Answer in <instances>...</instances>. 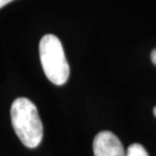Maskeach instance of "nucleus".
<instances>
[{"instance_id":"nucleus-3","label":"nucleus","mask_w":156,"mask_h":156,"mask_svg":"<svg viewBox=\"0 0 156 156\" xmlns=\"http://www.w3.org/2000/svg\"><path fill=\"white\" fill-rule=\"evenodd\" d=\"M94 156H126L118 137L110 131H101L93 139Z\"/></svg>"},{"instance_id":"nucleus-1","label":"nucleus","mask_w":156,"mask_h":156,"mask_svg":"<svg viewBox=\"0 0 156 156\" xmlns=\"http://www.w3.org/2000/svg\"><path fill=\"white\" fill-rule=\"evenodd\" d=\"M10 118L13 130L27 148H36L43 139V124L35 104L27 98H18L12 102Z\"/></svg>"},{"instance_id":"nucleus-5","label":"nucleus","mask_w":156,"mask_h":156,"mask_svg":"<svg viewBox=\"0 0 156 156\" xmlns=\"http://www.w3.org/2000/svg\"><path fill=\"white\" fill-rule=\"evenodd\" d=\"M151 61L154 65H156V49L151 52Z\"/></svg>"},{"instance_id":"nucleus-4","label":"nucleus","mask_w":156,"mask_h":156,"mask_svg":"<svg viewBox=\"0 0 156 156\" xmlns=\"http://www.w3.org/2000/svg\"><path fill=\"white\" fill-rule=\"evenodd\" d=\"M126 156H149L146 149L140 144H132L129 146Z\"/></svg>"},{"instance_id":"nucleus-6","label":"nucleus","mask_w":156,"mask_h":156,"mask_svg":"<svg viewBox=\"0 0 156 156\" xmlns=\"http://www.w3.org/2000/svg\"><path fill=\"white\" fill-rule=\"evenodd\" d=\"M11 1H13V0H0V8H2L3 6H5L6 4L10 3Z\"/></svg>"},{"instance_id":"nucleus-2","label":"nucleus","mask_w":156,"mask_h":156,"mask_svg":"<svg viewBox=\"0 0 156 156\" xmlns=\"http://www.w3.org/2000/svg\"><path fill=\"white\" fill-rule=\"evenodd\" d=\"M40 59L47 78L56 85H63L69 78V65L63 46L54 35H45L40 41Z\"/></svg>"},{"instance_id":"nucleus-7","label":"nucleus","mask_w":156,"mask_h":156,"mask_svg":"<svg viewBox=\"0 0 156 156\" xmlns=\"http://www.w3.org/2000/svg\"><path fill=\"white\" fill-rule=\"evenodd\" d=\"M153 113H154V116H155V118H156V107L154 108V110H153Z\"/></svg>"}]
</instances>
